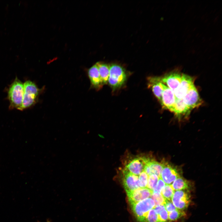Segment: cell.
Segmentation results:
<instances>
[{"mask_svg":"<svg viewBox=\"0 0 222 222\" xmlns=\"http://www.w3.org/2000/svg\"><path fill=\"white\" fill-rule=\"evenodd\" d=\"M24 93V84L17 77L11 84L8 92L10 109L21 110Z\"/></svg>","mask_w":222,"mask_h":222,"instance_id":"obj_1","label":"cell"},{"mask_svg":"<svg viewBox=\"0 0 222 222\" xmlns=\"http://www.w3.org/2000/svg\"><path fill=\"white\" fill-rule=\"evenodd\" d=\"M109 73L108 80L109 85L115 89L121 87L126 79L125 70L120 65L113 64L109 66Z\"/></svg>","mask_w":222,"mask_h":222,"instance_id":"obj_2","label":"cell"},{"mask_svg":"<svg viewBox=\"0 0 222 222\" xmlns=\"http://www.w3.org/2000/svg\"><path fill=\"white\" fill-rule=\"evenodd\" d=\"M23 84L24 93L21 110L28 108L34 105L39 92V89L33 82L27 80Z\"/></svg>","mask_w":222,"mask_h":222,"instance_id":"obj_3","label":"cell"},{"mask_svg":"<svg viewBox=\"0 0 222 222\" xmlns=\"http://www.w3.org/2000/svg\"><path fill=\"white\" fill-rule=\"evenodd\" d=\"M130 204L134 213L140 222H146L147 213L155 206L154 202L150 198Z\"/></svg>","mask_w":222,"mask_h":222,"instance_id":"obj_4","label":"cell"},{"mask_svg":"<svg viewBox=\"0 0 222 222\" xmlns=\"http://www.w3.org/2000/svg\"><path fill=\"white\" fill-rule=\"evenodd\" d=\"M171 200L176 208L183 210L189 206L191 201V196L188 190H180L174 191Z\"/></svg>","mask_w":222,"mask_h":222,"instance_id":"obj_5","label":"cell"},{"mask_svg":"<svg viewBox=\"0 0 222 222\" xmlns=\"http://www.w3.org/2000/svg\"><path fill=\"white\" fill-rule=\"evenodd\" d=\"M162 162L163 166L160 178L166 184L171 185L180 177V173L175 166L166 161Z\"/></svg>","mask_w":222,"mask_h":222,"instance_id":"obj_6","label":"cell"},{"mask_svg":"<svg viewBox=\"0 0 222 222\" xmlns=\"http://www.w3.org/2000/svg\"><path fill=\"white\" fill-rule=\"evenodd\" d=\"M150 158L145 156L135 158L125 165L124 169L138 176L144 171L145 165Z\"/></svg>","mask_w":222,"mask_h":222,"instance_id":"obj_7","label":"cell"},{"mask_svg":"<svg viewBox=\"0 0 222 222\" xmlns=\"http://www.w3.org/2000/svg\"><path fill=\"white\" fill-rule=\"evenodd\" d=\"M183 101L190 110L199 106L202 103L197 89L194 85L182 98Z\"/></svg>","mask_w":222,"mask_h":222,"instance_id":"obj_8","label":"cell"},{"mask_svg":"<svg viewBox=\"0 0 222 222\" xmlns=\"http://www.w3.org/2000/svg\"><path fill=\"white\" fill-rule=\"evenodd\" d=\"M194 79L191 76L182 74L180 83L178 88L174 92L176 98L182 99L188 91L194 84Z\"/></svg>","mask_w":222,"mask_h":222,"instance_id":"obj_9","label":"cell"},{"mask_svg":"<svg viewBox=\"0 0 222 222\" xmlns=\"http://www.w3.org/2000/svg\"><path fill=\"white\" fill-rule=\"evenodd\" d=\"M123 185L126 193L139 188L138 176L134 175L124 169L123 171Z\"/></svg>","mask_w":222,"mask_h":222,"instance_id":"obj_10","label":"cell"},{"mask_svg":"<svg viewBox=\"0 0 222 222\" xmlns=\"http://www.w3.org/2000/svg\"><path fill=\"white\" fill-rule=\"evenodd\" d=\"M153 191L147 187L139 188L126 193L130 204L135 203L151 197Z\"/></svg>","mask_w":222,"mask_h":222,"instance_id":"obj_11","label":"cell"},{"mask_svg":"<svg viewBox=\"0 0 222 222\" xmlns=\"http://www.w3.org/2000/svg\"><path fill=\"white\" fill-rule=\"evenodd\" d=\"M182 74L174 71L171 72L159 79L162 83L166 84L168 87L174 92L179 86L181 80Z\"/></svg>","mask_w":222,"mask_h":222,"instance_id":"obj_12","label":"cell"},{"mask_svg":"<svg viewBox=\"0 0 222 222\" xmlns=\"http://www.w3.org/2000/svg\"><path fill=\"white\" fill-rule=\"evenodd\" d=\"M163 87L161 104L163 107L171 111L176 101L174 92L163 84Z\"/></svg>","mask_w":222,"mask_h":222,"instance_id":"obj_13","label":"cell"},{"mask_svg":"<svg viewBox=\"0 0 222 222\" xmlns=\"http://www.w3.org/2000/svg\"><path fill=\"white\" fill-rule=\"evenodd\" d=\"M163 163L150 158L145 165L144 171L148 175L155 174L160 178L163 168Z\"/></svg>","mask_w":222,"mask_h":222,"instance_id":"obj_14","label":"cell"},{"mask_svg":"<svg viewBox=\"0 0 222 222\" xmlns=\"http://www.w3.org/2000/svg\"><path fill=\"white\" fill-rule=\"evenodd\" d=\"M88 74L92 86L97 89L101 88L103 84L97 63L89 68Z\"/></svg>","mask_w":222,"mask_h":222,"instance_id":"obj_15","label":"cell"},{"mask_svg":"<svg viewBox=\"0 0 222 222\" xmlns=\"http://www.w3.org/2000/svg\"><path fill=\"white\" fill-rule=\"evenodd\" d=\"M190 111V109L184 103L182 99L176 100L174 106L171 111L174 113L179 119L182 115H187L189 114Z\"/></svg>","mask_w":222,"mask_h":222,"instance_id":"obj_16","label":"cell"},{"mask_svg":"<svg viewBox=\"0 0 222 222\" xmlns=\"http://www.w3.org/2000/svg\"><path fill=\"white\" fill-rule=\"evenodd\" d=\"M174 190H188L191 186L190 182L180 177L177 178L171 185Z\"/></svg>","mask_w":222,"mask_h":222,"instance_id":"obj_17","label":"cell"},{"mask_svg":"<svg viewBox=\"0 0 222 222\" xmlns=\"http://www.w3.org/2000/svg\"><path fill=\"white\" fill-rule=\"evenodd\" d=\"M151 80L152 91L155 97L161 103L162 94L163 90V83L160 81L159 79L153 78L151 79Z\"/></svg>","mask_w":222,"mask_h":222,"instance_id":"obj_18","label":"cell"},{"mask_svg":"<svg viewBox=\"0 0 222 222\" xmlns=\"http://www.w3.org/2000/svg\"><path fill=\"white\" fill-rule=\"evenodd\" d=\"M97 64L103 84H106L108 82L109 76V66L101 62H97Z\"/></svg>","mask_w":222,"mask_h":222,"instance_id":"obj_19","label":"cell"},{"mask_svg":"<svg viewBox=\"0 0 222 222\" xmlns=\"http://www.w3.org/2000/svg\"><path fill=\"white\" fill-rule=\"evenodd\" d=\"M174 192L171 185L166 184L162 189L161 194L165 199L171 200Z\"/></svg>","mask_w":222,"mask_h":222,"instance_id":"obj_20","label":"cell"},{"mask_svg":"<svg viewBox=\"0 0 222 222\" xmlns=\"http://www.w3.org/2000/svg\"><path fill=\"white\" fill-rule=\"evenodd\" d=\"M168 213L169 220L171 221L177 220L186 215L183 210L177 209Z\"/></svg>","mask_w":222,"mask_h":222,"instance_id":"obj_21","label":"cell"},{"mask_svg":"<svg viewBox=\"0 0 222 222\" xmlns=\"http://www.w3.org/2000/svg\"><path fill=\"white\" fill-rule=\"evenodd\" d=\"M159 178V177L155 174L148 175L146 187L153 191L157 184Z\"/></svg>","mask_w":222,"mask_h":222,"instance_id":"obj_22","label":"cell"},{"mask_svg":"<svg viewBox=\"0 0 222 222\" xmlns=\"http://www.w3.org/2000/svg\"><path fill=\"white\" fill-rule=\"evenodd\" d=\"M146 222H160L158 215L154 208L150 210L147 213L146 217Z\"/></svg>","mask_w":222,"mask_h":222,"instance_id":"obj_23","label":"cell"},{"mask_svg":"<svg viewBox=\"0 0 222 222\" xmlns=\"http://www.w3.org/2000/svg\"><path fill=\"white\" fill-rule=\"evenodd\" d=\"M148 175L144 171L138 175V184L139 188L146 187Z\"/></svg>","mask_w":222,"mask_h":222,"instance_id":"obj_24","label":"cell"},{"mask_svg":"<svg viewBox=\"0 0 222 222\" xmlns=\"http://www.w3.org/2000/svg\"><path fill=\"white\" fill-rule=\"evenodd\" d=\"M151 197L154 202L155 206L164 204L165 199L161 193L153 192Z\"/></svg>","mask_w":222,"mask_h":222,"instance_id":"obj_25","label":"cell"},{"mask_svg":"<svg viewBox=\"0 0 222 222\" xmlns=\"http://www.w3.org/2000/svg\"><path fill=\"white\" fill-rule=\"evenodd\" d=\"M164 205L165 207V209L168 213L177 209L173 204L171 200L165 199Z\"/></svg>","mask_w":222,"mask_h":222,"instance_id":"obj_26","label":"cell"},{"mask_svg":"<svg viewBox=\"0 0 222 222\" xmlns=\"http://www.w3.org/2000/svg\"><path fill=\"white\" fill-rule=\"evenodd\" d=\"M158 215L160 222H168L169 220L168 213L166 209L162 211Z\"/></svg>","mask_w":222,"mask_h":222,"instance_id":"obj_27","label":"cell"},{"mask_svg":"<svg viewBox=\"0 0 222 222\" xmlns=\"http://www.w3.org/2000/svg\"><path fill=\"white\" fill-rule=\"evenodd\" d=\"M165 185V183L160 178H159L156 187L153 191V192L161 193V191Z\"/></svg>","mask_w":222,"mask_h":222,"instance_id":"obj_28","label":"cell"},{"mask_svg":"<svg viewBox=\"0 0 222 222\" xmlns=\"http://www.w3.org/2000/svg\"><path fill=\"white\" fill-rule=\"evenodd\" d=\"M154 209L156 213L158 215L162 211L165 209V207L164 204L158 205L154 206Z\"/></svg>","mask_w":222,"mask_h":222,"instance_id":"obj_29","label":"cell"},{"mask_svg":"<svg viewBox=\"0 0 222 222\" xmlns=\"http://www.w3.org/2000/svg\"><path fill=\"white\" fill-rule=\"evenodd\" d=\"M47 222H50V221L49 220H47Z\"/></svg>","mask_w":222,"mask_h":222,"instance_id":"obj_30","label":"cell"}]
</instances>
